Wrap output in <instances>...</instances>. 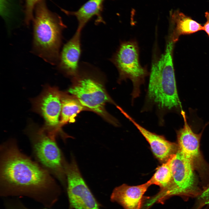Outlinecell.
Returning a JSON list of instances; mask_svg holds the SVG:
<instances>
[{
	"label": "cell",
	"mask_w": 209,
	"mask_h": 209,
	"mask_svg": "<svg viewBox=\"0 0 209 209\" xmlns=\"http://www.w3.org/2000/svg\"><path fill=\"white\" fill-rule=\"evenodd\" d=\"M55 179L21 151L16 139L1 144L0 196L3 198L25 197L51 208L61 193Z\"/></svg>",
	"instance_id": "cell-1"
},
{
	"label": "cell",
	"mask_w": 209,
	"mask_h": 209,
	"mask_svg": "<svg viewBox=\"0 0 209 209\" xmlns=\"http://www.w3.org/2000/svg\"><path fill=\"white\" fill-rule=\"evenodd\" d=\"M174 43L169 39L164 53L152 63L142 111H147L155 107L160 124L163 123V117L167 113L182 110L178 94L173 62Z\"/></svg>",
	"instance_id": "cell-2"
},
{
	"label": "cell",
	"mask_w": 209,
	"mask_h": 209,
	"mask_svg": "<svg viewBox=\"0 0 209 209\" xmlns=\"http://www.w3.org/2000/svg\"><path fill=\"white\" fill-rule=\"evenodd\" d=\"M33 23V51L47 62L58 63L62 33L66 28L61 17L47 8L44 0L36 5Z\"/></svg>",
	"instance_id": "cell-3"
},
{
	"label": "cell",
	"mask_w": 209,
	"mask_h": 209,
	"mask_svg": "<svg viewBox=\"0 0 209 209\" xmlns=\"http://www.w3.org/2000/svg\"><path fill=\"white\" fill-rule=\"evenodd\" d=\"M29 140L35 160L65 187L66 163L57 143L43 129L34 123L24 130Z\"/></svg>",
	"instance_id": "cell-4"
},
{
	"label": "cell",
	"mask_w": 209,
	"mask_h": 209,
	"mask_svg": "<svg viewBox=\"0 0 209 209\" xmlns=\"http://www.w3.org/2000/svg\"><path fill=\"white\" fill-rule=\"evenodd\" d=\"M194 167L192 160L178 149L172 163V176L170 183L166 187L161 189L155 195L147 199L144 207L147 209L155 203H163L172 196H199L201 193Z\"/></svg>",
	"instance_id": "cell-5"
},
{
	"label": "cell",
	"mask_w": 209,
	"mask_h": 209,
	"mask_svg": "<svg viewBox=\"0 0 209 209\" xmlns=\"http://www.w3.org/2000/svg\"><path fill=\"white\" fill-rule=\"evenodd\" d=\"M93 66L87 63L80 64L75 84L68 91L84 107L106 116L105 106L111 100L100 82L91 75Z\"/></svg>",
	"instance_id": "cell-6"
},
{
	"label": "cell",
	"mask_w": 209,
	"mask_h": 209,
	"mask_svg": "<svg viewBox=\"0 0 209 209\" xmlns=\"http://www.w3.org/2000/svg\"><path fill=\"white\" fill-rule=\"evenodd\" d=\"M138 44L134 40L121 42L110 61L117 69L119 80L130 79L133 84L132 102L140 93V86L149 74L146 67L141 66L139 61Z\"/></svg>",
	"instance_id": "cell-7"
},
{
	"label": "cell",
	"mask_w": 209,
	"mask_h": 209,
	"mask_svg": "<svg viewBox=\"0 0 209 209\" xmlns=\"http://www.w3.org/2000/svg\"><path fill=\"white\" fill-rule=\"evenodd\" d=\"M62 95L56 87L46 85L39 95L31 100L33 111L44 120L42 128L55 140L61 131Z\"/></svg>",
	"instance_id": "cell-8"
},
{
	"label": "cell",
	"mask_w": 209,
	"mask_h": 209,
	"mask_svg": "<svg viewBox=\"0 0 209 209\" xmlns=\"http://www.w3.org/2000/svg\"><path fill=\"white\" fill-rule=\"evenodd\" d=\"M67 192L72 209H100L99 205L82 178L74 159L66 163Z\"/></svg>",
	"instance_id": "cell-9"
},
{
	"label": "cell",
	"mask_w": 209,
	"mask_h": 209,
	"mask_svg": "<svg viewBox=\"0 0 209 209\" xmlns=\"http://www.w3.org/2000/svg\"><path fill=\"white\" fill-rule=\"evenodd\" d=\"M120 110L145 138L149 144L153 153L159 161L164 163L176 153L178 149V144L168 141L163 136L148 131L138 124L121 108Z\"/></svg>",
	"instance_id": "cell-10"
},
{
	"label": "cell",
	"mask_w": 209,
	"mask_h": 209,
	"mask_svg": "<svg viewBox=\"0 0 209 209\" xmlns=\"http://www.w3.org/2000/svg\"><path fill=\"white\" fill-rule=\"evenodd\" d=\"M181 113L184 124L176 132L178 149L192 160L195 167L201 161L200 141L203 131L199 134L194 133L188 123L185 112L182 110Z\"/></svg>",
	"instance_id": "cell-11"
},
{
	"label": "cell",
	"mask_w": 209,
	"mask_h": 209,
	"mask_svg": "<svg viewBox=\"0 0 209 209\" xmlns=\"http://www.w3.org/2000/svg\"><path fill=\"white\" fill-rule=\"evenodd\" d=\"M81 31L75 33L64 45L60 54L58 67L67 75H75L78 70L81 53Z\"/></svg>",
	"instance_id": "cell-12"
},
{
	"label": "cell",
	"mask_w": 209,
	"mask_h": 209,
	"mask_svg": "<svg viewBox=\"0 0 209 209\" xmlns=\"http://www.w3.org/2000/svg\"><path fill=\"white\" fill-rule=\"evenodd\" d=\"M150 185L148 181L135 186L123 184L114 189L111 200L120 204L124 209H140L143 197Z\"/></svg>",
	"instance_id": "cell-13"
},
{
	"label": "cell",
	"mask_w": 209,
	"mask_h": 209,
	"mask_svg": "<svg viewBox=\"0 0 209 209\" xmlns=\"http://www.w3.org/2000/svg\"><path fill=\"white\" fill-rule=\"evenodd\" d=\"M105 1L88 0L76 11H70L64 9L62 11L67 15L76 17L78 23L77 30L82 31L88 22L94 17H97L96 23H104L102 14Z\"/></svg>",
	"instance_id": "cell-14"
},
{
	"label": "cell",
	"mask_w": 209,
	"mask_h": 209,
	"mask_svg": "<svg viewBox=\"0 0 209 209\" xmlns=\"http://www.w3.org/2000/svg\"><path fill=\"white\" fill-rule=\"evenodd\" d=\"M172 25L174 27L171 39L175 42L181 35L193 33L203 30V27L190 17L179 10L170 12Z\"/></svg>",
	"instance_id": "cell-15"
},
{
	"label": "cell",
	"mask_w": 209,
	"mask_h": 209,
	"mask_svg": "<svg viewBox=\"0 0 209 209\" xmlns=\"http://www.w3.org/2000/svg\"><path fill=\"white\" fill-rule=\"evenodd\" d=\"M62 108L60 119L61 127L67 122H72L77 115L84 109L78 100L62 94Z\"/></svg>",
	"instance_id": "cell-16"
},
{
	"label": "cell",
	"mask_w": 209,
	"mask_h": 209,
	"mask_svg": "<svg viewBox=\"0 0 209 209\" xmlns=\"http://www.w3.org/2000/svg\"><path fill=\"white\" fill-rule=\"evenodd\" d=\"M175 154L157 168L153 176L148 181L151 185H157L162 189L169 184L172 176V163Z\"/></svg>",
	"instance_id": "cell-17"
},
{
	"label": "cell",
	"mask_w": 209,
	"mask_h": 209,
	"mask_svg": "<svg viewBox=\"0 0 209 209\" xmlns=\"http://www.w3.org/2000/svg\"><path fill=\"white\" fill-rule=\"evenodd\" d=\"M4 209H31L27 207L18 197L3 198ZM42 209H51L44 208Z\"/></svg>",
	"instance_id": "cell-18"
},
{
	"label": "cell",
	"mask_w": 209,
	"mask_h": 209,
	"mask_svg": "<svg viewBox=\"0 0 209 209\" xmlns=\"http://www.w3.org/2000/svg\"><path fill=\"white\" fill-rule=\"evenodd\" d=\"M25 19L26 24L28 25L33 19V12L35 6L43 0H25Z\"/></svg>",
	"instance_id": "cell-19"
},
{
	"label": "cell",
	"mask_w": 209,
	"mask_h": 209,
	"mask_svg": "<svg viewBox=\"0 0 209 209\" xmlns=\"http://www.w3.org/2000/svg\"><path fill=\"white\" fill-rule=\"evenodd\" d=\"M199 197L204 204H209V186L201 193Z\"/></svg>",
	"instance_id": "cell-20"
},
{
	"label": "cell",
	"mask_w": 209,
	"mask_h": 209,
	"mask_svg": "<svg viewBox=\"0 0 209 209\" xmlns=\"http://www.w3.org/2000/svg\"><path fill=\"white\" fill-rule=\"evenodd\" d=\"M205 16L206 21L204 25L203 29L209 36V12L205 13Z\"/></svg>",
	"instance_id": "cell-21"
},
{
	"label": "cell",
	"mask_w": 209,
	"mask_h": 209,
	"mask_svg": "<svg viewBox=\"0 0 209 209\" xmlns=\"http://www.w3.org/2000/svg\"><path fill=\"white\" fill-rule=\"evenodd\" d=\"M209 209V208H207V209Z\"/></svg>",
	"instance_id": "cell-22"
}]
</instances>
